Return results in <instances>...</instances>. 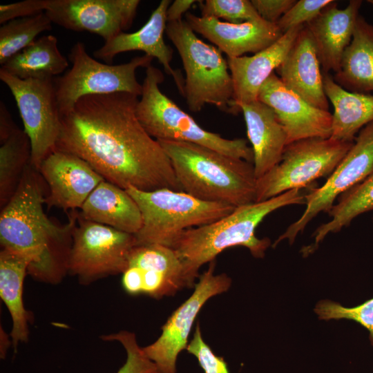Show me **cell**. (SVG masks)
Listing matches in <instances>:
<instances>
[{"label":"cell","mask_w":373,"mask_h":373,"mask_svg":"<svg viewBox=\"0 0 373 373\" xmlns=\"http://www.w3.org/2000/svg\"><path fill=\"white\" fill-rule=\"evenodd\" d=\"M139 0H48L45 11L52 23L66 29L88 31L108 41L128 29Z\"/></svg>","instance_id":"9a60e30c"},{"label":"cell","mask_w":373,"mask_h":373,"mask_svg":"<svg viewBox=\"0 0 373 373\" xmlns=\"http://www.w3.org/2000/svg\"><path fill=\"white\" fill-rule=\"evenodd\" d=\"M39 172L49 187L45 197L48 208L65 211L81 208L92 191L104 179L79 157L60 151L50 153Z\"/></svg>","instance_id":"e0dca14e"},{"label":"cell","mask_w":373,"mask_h":373,"mask_svg":"<svg viewBox=\"0 0 373 373\" xmlns=\"http://www.w3.org/2000/svg\"><path fill=\"white\" fill-rule=\"evenodd\" d=\"M52 21L45 12L9 21L0 28V64L29 46L37 35L52 28Z\"/></svg>","instance_id":"4dcf8cb0"},{"label":"cell","mask_w":373,"mask_h":373,"mask_svg":"<svg viewBox=\"0 0 373 373\" xmlns=\"http://www.w3.org/2000/svg\"><path fill=\"white\" fill-rule=\"evenodd\" d=\"M323 85L334 108L330 138L353 142L356 134L373 122V95L347 90L329 74L323 73Z\"/></svg>","instance_id":"d4e9b609"},{"label":"cell","mask_w":373,"mask_h":373,"mask_svg":"<svg viewBox=\"0 0 373 373\" xmlns=\"http://www.w3.org/2000/svg\"><path fill=\"white\" fill-rule=\"evenodd\" d=\"M138 100L125 92L82 97L60 117L55 151L79 157L124 189L182 191L168 155L137 119Z\"/></svg>","instance_id":"6da1fadb"},{"label":"cell","mask_w":373,"mask_h":373,"mask_svg":"<svg viewBox=\"0 0 373 373\" xmlns=\"http://www.w3.org/2000/svg\"><path fill=\"white\" fill-rule=\"evenodd\" d=\"M367 2L372 5H373V0H368Z\"/></svg>","instance_id":"b9f144b4"},{"label":"cell","mask_w":373,"mask_h":373,"mask_svg":"<svg viewBox=\"0 0 373 373\" xmlns=\"http://www.w3.org/2000/svg\"><path fill=\"white\" fill-rule=\"evenodd\" d=\"M186 350L196 358L204 373H229L224 358L217 356L205 343L198 323Z\"/></svg>","instance_id":"d590c367"},{"label":"cell","mask_w":373,"mask_h":373,"mask_svg":"<svg viewBox=\"0 0 373 373\" xmlns=\"http://www.w3.org/2000/svg\"><path fill=\"white\" fill-rule=\"evenodd\" d=\"M332 0H300L292 6L276 23L284 34L289 30L303 26L315 19Z\"/></svg>","instance_id":"e575fe53"},{"label":"cell","mask_w":373,"mask_h":373,"mask_svg":"<svg viewBox=\"0 0 373 373\" xmlns=\"http://www.w3.org/2000/svg\"><path fill=\"white\" fill-rule=\"evenodd\" d=\"M136 246L133 234L82 218L78 213L73 232L68 274L83 285L122 274Z\"/></svg>","instance_id":"30bf717a"},{"label":"cell","mask_w":373,"mask_h":373,"mask_svg":"<svg viewBox=\"0 0 373 373\" xmlns=\"http://www.w3.org/2000/svg\"><path fill=\"white\" fill-rule=\"evenodd\" d=\"M314 312L323 321L347 319L356 322L368 331L373 346V298L352 307L324 299L315 305Z\"/></svg>","instance_id":"1f68e13d"},{"label":"cell","mask_w":373,"mask_h":373,"mask_svg":"<svg viewBox=\"0 0 373 373\" xmlns=\"http://www.w3.org/2000/svg\"><path fill=\"white\" fill-rule=\"evenodd\" d=\"M121 283L130 295L144 294L156 299L190 287L175 250L159 244L133 247Z\"/></svg>","instance_id":"5bb4252c"},{"label":"cell","mask_w":373,"mask_h":373,"mask_svg":"<svg viewBox=\"0 0 373 373\" xmlns=\"http://www.w3.org/2000/svg\"><path fill=\"white\" fill-rule=\"evenodd\" d=\"M126 190L137 203L142 218V227L134 235L136 245L159 244L172 248L186 230L211 223L236 208L168 188L146 191L130 186Z\"/></svg>","instance_id":"8992f818"},{"label":"cell","mask_w":373,"mask_h":373,"mask_svg":"<svg viewBox=\"0 0 373 373\" xmlns=\"http://www.w3.org/2000/svg\"><path fill=\"white\" fill-rule=\"evenodd\" d=\"M186 21L192 30L212 42L228 58L256 54L276 42L283 33L276 25L261 19L238 23L210 17L186 13Z\"/></svg>","instance_id":"ac0fdd59"},{"label":"cell","mask_w":373,"mask_h":373,"mask_svg":"<svg viewBox=\"0 0 373 373\" xmlns=\"http://www.w3.org/2000/svg\"><path fill=\"white\" fill-rule=\"evenodd\" d=\"M195 0H175L169 6L166 12L167 23L175 22L182 19L183 14L196 2Z\"/></svg>","instance_id":"f35d334b"},{"label":"cell","mask_w":373,"mask_h":373,"mask_svg":"<svg viewBox=\"0 0 373 373\" xmlns=\"http://www.w3.org/2000/svg\"><path fill=\"white\" fill-rule=\"evenodd\" d=\"M100 338L105 341L119 343L126 351V361L115 373H162L139 345L134 332L121 330Z\"/></svg>","instance_id":"d6a6232c"},{"label":"cell","mask_w":373,"mask_h":373,"mask_svg":"<svg viewBox=\"0 0 373 373\" xmlns=\"http://www.w3.org/2000/svg\"><path fill=\"white\" fill-rule=\"evenodd\" d=\"M42 176L30 164L19 186L0 214L1 249L28 261V274L35 280L57 284L68 274L73 232L78 213L71 210L68 221L57 224L46 214Z\"/></svg>","instance_id":"7a4b0ae2"},{"label":"cell","mask_w":373,"mask_h":373,"mask_svg":"<svg viewBox=\"0 0 373 373\" xmlns=\"http://www.w3.org/2000/svg\"><path fill=\"white\" fill-rule=\"evenodd\" d=\"M370 211H373V169L363 180L338 198L328 213L330 220L316 229L314 242L303 247V256L312 254L329 233L340 231L356 218Z\"/></svg>","instance_id":"f1b7e54d"},{"label":"cell","mask_w":373,"mask_h":373,"mask_svg":"<svg viewBox=\"0 0 373 373\" xmlns=\"http://www.w3.org/2000/svg\"><path fill=\"white\" fill-rule=\"evenodd\" d=\"M304 26L289 30L270 46L252 56L227 58L233 86V114L240 112L241 104L258 100L262 85L283 61Z\"/></svg>","instance_id":"ffe728a7"},{"label":"cell","mask_w":373,"mask_h":373,"mask_svg":"<svg viewBox=\"0 0 373 373\" xmlns=\"http://www.w3.org/2000/svg\"><path fill=\"white\" fill-rule=\"evenodd\" d=\"M28 261L22 256L1 249L0 252V297L11 316L12 346L16 351L19 343L28 340V323L32 314L23 300V283L28 274Z\"/></svg>","instance_id":"4316f807"},{"label":"cell","mask_w":373,"mask_h":373,"mask_svg":"<svg viewBox=\"0 0 373 373\" xmlns=\"http://www.w3.org/2000/svg\"><path fill=\"white\" fill-rule=\"evenodd\" d=\"M10 336L8 335L1 327V344H0V356L1 359H4L7 353V350L10 345H12Z\"/></svg>","instance_id":"60d3db41"},{"label":"cell","mask_w":373,"mask_h":373,"mask_svg":"<svg viewBox=\"0 0 373 373\" xmlns=\"http://www.w3.org/2000/svg\"><path fill=\"white\" fill-rule=\"evenodd\" d=\"M29 137L18 127L0 146V207L3 208L16 192L30 162Z\"/></svg>","instance_id":"f546056e"},{"label":"cell","mask_w":373,"mask_h":373,"mask_svg":"<svg viewBox=\"0 0 373 373\" xmlns=\"http://www.w3.org/2000/svg\"><path fill=\"white\" fill-rule=\"evenodd\" d=\"M239 109L244 115L258 180L281 160L287 146L286 133L272 108L259 100L241 104Z\"/></svg>","instance_id":"603a6c76"},{"label":"cell","mask_w":373,"mask_h":373,"mask_svg":"<svg viewBox=\"0 0 373 373\" xmlns=\"http://www.w3.org/2000/svg\"><path fill=\"white\" fill-rule=\"evenodd\" d=\"M165 32L185 71L182 97L189 109L199 112L211 104L233 114V81L222 52L198 38L186 20L167 23Z\"/></svg>","instance_id":"52a82bcc"},{"label":"cell","mask_w":373,"mask_h":373,"mask_svg":"<svg viewBox=\"0 0 373 373\" xmlns=\"http://www.w3.org/2000/svg\"><path fill=\"white\" fill-rule=\"evenodd\" d=\"M294 189L259 202L237 207L228 215L205 225L184 231L173 246L181 260L190 287L195 286L200 267L215 260L227 249L242 246L256 258L270 247L267 238H259L256 229L264 218L282 207L305 204V194Z\"/></svg>","instance_id":"3957f363"},{"label":"cell","mask_w":373,"mask_h":373,"mask_svg":"<svg viewBox=\"0 0 373 373\" xmlns=\"http://www.w3.org/2000/svg\"><path fill=\"white\" fill-rule=\"evenodd\" d=\"M373 169V122L364 126L335 170L320 187L305 194V209L301 216L291 223L272 245L277 246L287 240L293 244L298 233L318 213H328L338 198L363 180Z\"/></svg>","instance_id":"7c38bea8"},{"label":"cell","mask_w":373,"mask_h":373,"mask_svg":"<svg viewBox=\"0 0 373 373\" xmlns=\"http://www.w3.org/2000/svg\"><path fill=\"white\" fill-rule=\"evenodd\" d=\"M276 71L288 89L310 105L329 111L321 64L311 33L305 25Z\"/></svg>","instance_id":"44dd1931"},{"label":"cell","mask_w":373,"mask_h":373,"mask_svg":"<svg viewBox=\"0 0 373 373\" xmlns=\"http://www.w3.org/2000/svg\"><path fill=\"white\" fill-rule=\"evenodd\" d=\"M48 0H26L0 6V23L45 12Z\"/></svg>","instance_id":"8d00e7d4"},{"label":"cell","mask_w":373,"mask_h":373,"mask_svg":"<svg viewBox=\"0 0 373 373\" xmlns=\"http://www.w3.org/2000/svg\"><path fill=\"white\" fill-rule=\"evenodd\" d=\"M0 79L15 99L30 141V164L39 171L42 162L55 151L61 128L54 78L21 79L0 70Z\"/></svg>","instance_id":"8fae6325"},{"label":"cell","mask_w":373,"mask_h":373,"mask_svg":"<svg viewBox=\"0 0 373 373\" xmlns=\"http://www.w3.org/2000/svg\"><path fill=\"white\" fill-rule=\"evenodd\" d=\"M372 370H373V367H372Z\"/></svg>","instance_id":"ee69618b"},{"label":"cell","mask_w":373,"mask_h":373,"mask_svg":"<svg viewBox=\"0 0 373 373\" xmlns=\"http://www.w3.org/2000/svg\"><path fill=\"white\" fill-rule=\"evenodd\" d=\"M362 3L361 0H351L345 8L341 9L333 1L305 24L324 74L338 71L343 52L352 39Z\"/></svg>","instance_id":"7402d4cb"},{"label":"cell","mask_w":373,"mask_h":373,"mask_svg":"<svg viewBox=\"0 0 373 373\" xmlns=\"http://www.w3.org/2000/svg\"><path fill=\"white\" fill-rule=\"evenodd\" d=\"M182 191L201 200L234 207L256 201L252 162L193 143L158 140Z\"/></svg>","instance_id":"277c9868"},{"label":"cell","mask_w":373,"mask_h":373,"mask_svg":"<svg viewBox=\"0 0 373 373\" xmlns=\"http://www.w3.org/2000/svg\"><path fill=\"white\" fill-rule=\"evenodd\" d=\"M216 260L199 277L192 294L169 317L156 341L144 347L146 356L162 373H177V359L186 350L193 323L202 307L211 298L223 294L231 285L224 273L215 274Z\"/></svg>","instance_id":"4fadbf2b"},{"label":"cell","mask_w":373,"mask_h":373,"mask_svg":"<svg viewBox=\"0 0 373 373\" xmlns=\"http://www.w3.org/2000/svg\"><path fill=\"white\" fill-rule=\"evenodd\" d=\"M353 143L312 137L287 144L280 162L257 180L255 202L265 201L291 190H302L318 178H328Z\"/></svg>","instance_id":"9c48e42d"},{"label":"cell","mask_w":373,"mask_h":373,"mask_svg":"<svg viewBox=\"0 0 373 373\" xmlns=\"http://www.w3.org/2000/svg\"><path fill=\"white\" fill-rule=\"evenodd\" d=\"M17 128L4 104H0V142L6 140Z\"/></svg>","instance_id":"ab89813d"},{"label":"cell","mask_w":373,"mask_h":373,"mask_svg":"<svg viewBox=\"0 0 373 373\" xmlns=\"http://www.w3.org/2000/svg\"><path fill=\"white\" fill-rule=\"evenodd\" d=\"M258 100L274 111L286 133L287 145L306 138L331 137L332 114L310 105L288 89L275 72L262 85Z\"/></svg>","instance_id":"2e32d148"},{"label":"cell","mask_w":373,"mask_h":373,"mask_svg":"<svg viewBox=\"0 0 373 373\" xmlns=\"http://www.w3.org/2000/svg\"><path fill=\"white\" fill-rule=\"evenodd\" d=\"M170 4V0H162L140 29L131 33L121 32L106 41L102 46L94 51L93 55L106 64H111L114 57L119 53L132 50L143 51L145 55L159 61L165 72L172 76L182 96L184 79L178 70L171 67L173 50L164 39L167 25L166 12Z\"/></svg>","instance_id":"d6986e66"},{"label":"cell","mask_w":373,"mask_h":373,"mask_svg":"<svg viewBox=\"0 0 373 373\" xmlns=\"http://www.w3.org/2000/svg\"><path fill=\"white\" fill-rule=\"evenodd\" d=\"M79 216L87 220L119 231L136 234L142 227L139 207L126 189L102 180L80 208Z\"/></svg>","instance_id":"cb8c5ba5"},{"label":"cell","mask_w":373,"mask_h":373,"mask_svg":"<svg viewBox=\"0 0 373 373\" xmlns=\"http://www.w3.org/2000/svg\"><path fill=\"white\" fill-rule=\"evenodd\" d=\"M68 59L71 68L63 76L54 77L60 117L70 111L85 95L125 92L140 96L142 84L136 78V70L151 66L153 59L144 55L124 64H104L92 58L80 41L72 47Z\"/></svg>","instance_id":"ba28073f"},{"label":"cell","mask_w":373,"mask_h":373,"mask_svg":"<svg viewBox=\"0 0 373 373\" xmlns=\"http://www.w3.org/2000/svg\"><path fill=\"white\" fill-rule=\"evenodd\" d=\"M164 79L159 68L152 65L146 68L141 99L136 106L137 119L152 137L193 143L253 163V151L245 139L224 138L202 128L161 91L160 84Z\"/></svg>","instance_id":"5b68a950"},{"label":"cell","mask_w":373,"mask_h":373,"mask_svg":"<svg viewBox=\"0 0 373 373\" xmlns=\"http://www.w3.org/2000/svg\"><path fill=\"white\" fill-rule=\"evenodd\" d=\"M333 79L351 92H373V24L361 15L351 42L343 52L340 68Z\"/></svg>","instance_id":"484cf974"},{"label":"cell","mask_w":373,"mask_h":373,"mask_svg":"<svg viewBox=\"0 0 373 373\" xmlns=\"http://www.w3.org/2000/svg\"><path fill=\"white\" fill-rule=\"evenodd\" d=\"M200 6L202 17L222 19L229 23L262 19L249 0H206L204 3L200 1Z\"/></svg>","instance_id":"836d02e7"},{"label":"cell","mask_w":373,"mask_h":373,"mask_svg":"<svg viewBox=\"0 0 373 373\" xmlns=\"http://www.w3.org/2000/svg\"><path fill=\"white\" fill-rule=\"evenodd\" d=\"M68 62L52 35H44L11 57L0 70L21 79H52L62 73Z\"/></svg>","instance_id":"83f0119b"},{"label":"cell","mask_w":373,"mask_h":373,"mask_svg":"<svg viewBox=\"0 0 373 373\" xmlns=\"http://www.w3.org/2000/svg\"><path fill=\"white\" fill-rule=\"evenodd\" d=\"M372 222H373V216H372Z\"/></svg>","instance_id":"7bdbcfd3"},{"label":"cell","mask_w":373,"mask_h":373,"mask_svg":"<svg viewBox=\"0 0 373 373\" xmlns=\"http://www.w3.org/2000/svg\"><path fill=\"white\" fill-rule=\"evenodd\" d=\"M251 2L262 19L271 23H276L296 1L251 0Z\"/></svg>","instance_id":"74e56055"}]
</instances>
